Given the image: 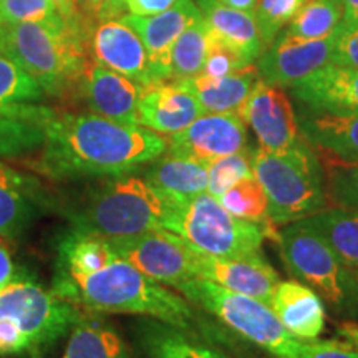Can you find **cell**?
<instances>
[{"mask_svg": "<svg viewBox=\"0 0 358 358\" xmlns=\"http://www.w3.org/2000/svg\"><path fill=\"white\" fill-rule=\"evenodd\" d=\"M42 148L40 169L50 178H108L153 163L168 151V140L95 113H55Z\"/></svg>", "mask_w": 358, "mask_h": 358, "instance_id": "obj_1", "label": "cell"}, {"mask_svg": "<svg viewBox=\"0 0 358 358\" xmlns=\"http://www.w3.org/2000/svg\"><path fill=\"white\" fill-rule=\"evenodd\" d=\"M53 290L88 312L145 315L196 335L191 302L122 257L90 274L57 271Z\"/></svg>", "mask_w": 358, "mask_h": 358, "instance_id": "obj_2", "label": "cell"}, {"mask_svg": "<svg viewBox=\"0 0 358 358\" xmlns=\"http://www.w3.org/2000/svg\"><path fill=\"white\" fill-rule=\"evenodd\" d=\"M169 208L148 179L134 173L108 176L66 211L71 229L111 244L163 229Z\"/></svg>", "mask_w": 358, "mask_h": 358, "instance_id": "obj_3", "label": "cell"}, {"mask_svg": "<svg viewBox=\"0 0 358 358\" xmlns=\"http://www.w3.org/2000/svg\"><path fill=\"white\" fill-rule=\"evenodd\" d=\"M0 52L55 96L82 83L92 65L90 35L66 24H2Z\"/></svg>", "mask_w": 358, "mask_h": 358, "instance_id": "obj_4", "label": "cell"}, {"mask_svg": "<svg viewBox=\"0 0 358 358\" xmlns=\"http://www.w3.org/2000/svg\"><path fill=\"white\" fill-rule=\"evenodd\" d=\"M250 163L267 194L268 217L277 227L329 208L324 168L306 138L284 151L250 150Z\"/></svg>", "mask_w": 358, "mask_h": 358, "instance_id": "obj_5", "label": "cell"}, {"mask_svg": "<svg viewBox=\"0 0 358 358\" xmlns=\"http://www.w3.org/2000/svg\"><path fill=\"white\" fill-rule=\"evenodd\" d=\"M163 229L181 237L198 254L222 259L261 254L266 239L261 226L232 216L208 191L185 201H169Z\"/></svg>", "mask_w": 358, "mask_h": 358, "instance_id": "obj_6", "label": "cell"}, {"mask_svg": "<svg viewBox=\"0 0 358 358\" xmlns=\"http://www.w3.org/2000/svg\"><path fill=\"white\" fill-rule=\"evenodd\" d=\"M194 306H201L241 338L274 358H297L302 342L290 335L271 306L232 292L211 280L194 277L176 289Z\"/></svg>", "mask_w": 358, "mask_h": 358, "instance_id": "obj_7", "label": "cell"}, {"mask_svg": "<svg viewBox=\"0 0 358 358\" xmlns=\"http://www.w3.org/2000/svg\"><path fill=\"white\" fill-rule=\"evenodd\" d=\"M80 315L75 303L29 279H15L0 290V320L27 340L34 357L55 345Z\"/></svg>", "mask_w": 358, "mask_h": 358, "instance_id": "obj_8", "label": "cell"}, {"mask_svg": "<svg viewBox=\"0 0 358 358\" xmlns=\"http://www.w3.org/2000/svg\"><path fill=\"white\" fill-rule=\"evenodd\" d=\"M282 261L295 279L315 290L335 313L345 301L348 268L324 237L301 221L284 226L279 234Z\"/></svg>", "mask_w": 358, "mask_h": 358, "instance_id": "obj_9", "label": "cell"}, {"mask_svg": "<svg viewBox=\"0 0 358 358\" xmlns=\"http://www.w3.org/2000/svg\"><path fill=\"white\" fill-rule=\"evenodd\" d=\"M111 245L116 256L166 287L176 290L179 285L196 277L198 252L181 237L166 229L146 232Z\"/></svg>", "mask_w": 358, "mask_h": 358, "instance_id": "obj_10", "label": "cell"}, {"mask_svg": "<svg viewBox=\"0 0 358 358\" xmlns=\"http://www.w3.org/2000/svg\"><path fill=\"white\" fill-rule=\"evenodd\" d=\"M340 24L332 34L322 38H295L284 32L275 37L259 57V77L268 85L292 88L332 64Z\"/></svg>", "mask_w": 358, "mask_h": 358, "instance_id": "obj_11", "label": "cell"}, {"mask_svg": "<svg viewBox=\"0 0 358 358\" xmlns=\"http://www.w3.org/2000/svg\"><path fill=\"white\" fill-rule=\"evenodd\" d=\"M248 148V128L239 113H204L168 140L166 153L209 166Z\"/></svg>", "mask_w": 358, "mask_h": 358, "instance_id": "obj_12", "label": "cell"}, {"mask_svg": "<svg viewBox=\"0 0 358 358\" xmlns=\"http://www.w3.org/2000/svg\"><path fill=\"white\" fill-rule=\"evenodd\" d=\"M239 115L245 124L252 128L259 148L264 151L289 150L302 140L297 116L287 93L261 78Z\"/></svg>", "mask_w": 358, "mask_h": 358, "instance_id": "obj_13", "label": "cell"}, {"mask_svg": "<svg viewBox=\"0 0 358 358\" xmlns=\"http://www.w3.org/2000/svg\"><path fill=\"white\" fill-rule=\"evenodd\" d=\"M201 15L194 0H178L168 10L156 15H122L128 27H131L145 45L150 58L151 73L155 83L171 80V52L176 40L187 29L192 20Z\"/></svg>", "mask_w": 358, "mask_h": 358, "instance_id": "obj_14", "label": "cell"}, {"mask_svg": "<svg viewBox=\"0 0 358 358\" xmlns=\"http://www.w3.org/2000/svg\"><path fill=\"white\" fill-rule=\"evenodd\" d=\"M90 53L95 64L124 75L143 87L155 83L145 45L122 19L100 22L93 29Z\"/></svg>", "mask_w": 358, "mask_h": 358, "instance_id": "obj_15", "label": "cell"}, {"mask_svg": "<svg viewBox=\"0 0 358 358\" xmlns=\"http://www.w3.org/2000/svg\"><path fill=\"white\" fill-rule=\"evenodd\" d=\"M196 277L211 280L232 292L248 295L271 306L280 279L275 268L264 259L262 252L248 257L222 259L198 254Z\"/></svg>", "mask_w": 358, "mask_h": 358, "instance_id": "obj_16", "label": "cell"}, {"mask_svg": "<svg viewBox=\"0 0 358 358\" xmlns=\"http://www.w3.org/2000/svg\"><path fill=\"white\" fill-rule=\"evenodd\" d=\"M201 115V103L176 82L146 85L138 100V123L159 134L171 136L182 131Z\"/></svg>", "mask_w": 358, "mask_h": 358, "instance_id": "obj_17", "label": "cell"}, {"mask_svg": "<svg viewBox=\"0 0 358 358\" xmlns=\"http://www.w3.org/2000/svg\"><path fill=\"white\" fill-rule=\"evenodd\" d=\"M83 98L92 113L123 124L138 123L143 85L93 62L82 80Z\"/></svg>", "mask_w": 358, "mask_h": 358, "instance_id": "obj_18", "label": "cell"}, {"mask_svg": "<svg viewBox=\"0 0 358 358\" xmlns=\"http://www.w3.org/2000/svg\"><path fill=\"white\" fill-rule=\"evenodd\" d=\"M292 93L312 111L358 115V70L330 64L292 87Z\"/></svg>", "mask_w": 358, "mask_h": 358, "instance_id": "obj_19", "label": "cell"}, {"mask_svg": "<svg viewBox=\"0 0 358 358\" xmlns=\"http://www.w3.org/2000/svg\"><path fill=\"white\" fill-rule=\"evenodd\" d=\"M271 308L287 332L301 342H312L324 334L327 322L324 299L297 279L277 284Z\"/></svg>", "mask_w": 358, "mask_h": 358, "instance_id": "obj_20", "label": "cell"}, {"mask_svg": "<svg viewBox=\"0 0 358 358\" xmlns=\"http://www.w3.org/2000/svg\"><path fill=\"white\" fill-rule=\"evenodd\" d=\"M55 113L40 101L0 103V158L42 148L48 123Z\"/></svg>", "mask_w": 358, "mask_h": 358, "instance_id": "obj_21", "label": "cell"}, {"mask_svg": "<svg viewBox=\"0 0 358 358\" xmlns=\"http://www.w3.org/2000/svg\"><path fill=\"white\" fill-rule=\"evenodd\" d=\"M45 204L37 179L0 163V237H13L38 216Z\"/></svg>", "mask_w": 358, "mask_h": 358, "instance_id": "obj_22", "label": "cell"}, {"mask_svg": "<svg viewBox=\"0 0 358 358\" xmlns=\"http://www.w3.org/2000/svg\"><path fill=\"white\" fill-rule=\"evenodd\" d=\"M259 78L257 66L249 65L226 77L199 73L176 83L189 90L201 103L204 113H239Z\"/></svg>", "mask_w": 358, "mask_h": 358, "instance_id": "obj_23", "label": "cell"}, {"mask_svg": "<svg viewBox=\"0 0 358 358\" xmlns=\"http://www.w3.org/2000/svg\"><path fill=\"white\" fill-rule=\"evenodd\" d=\"M194 2L208 20L213 34L243 53L249 64L262 55L266 47L254 15L226 6L221 0H194Z\"/></svg>", "mask_w": 358, "mask_h": 358, "instance_id": "obj_24", "label": "cell"}, {"mask_svg": "<svg viewBox=\"0 0 358 358\" xmlns=\"http://www.w3.org/2000/svg\"><path fill=\"white\" fill-rule=\"evenodd\" d=\"M145 178L168 201H185L208 191V166L169 153L148 164Z\"/></svg>", "mask_w": 358, "mask_h": 358, "instance_id": "obj_25", "label": "cell"}, {"mask_svg": "<svg viewBox=\"0 0 358 358\" xmlns=\"http://www.w3.org/2000/svg\"><path fill=\"white\" fill-rule=\"evenodd\" d=\"M302 134L315 151L358 161V115L315 111L302 120Z\"/></svg>", "mask_w": 358, "mask_h": 358, "instance_id": "obj_26", "label": "cell"}, {"mask_svg": "<svg viewBox=\"0 0 358 358\" xmlns=\"http://www.w3.org/2000/svg\"><path fill=\"white\" fill-rule=\"evenodd\" d=\"M62 358H131L128 345L113 325L82 313L70 330Z\"/></svg>", "mask_w": 358, "mask_h": 358, "instance_id": "obj_27", "label": "cell"}, {"mask_svg": "<svg viewBox=\"0 0 358 358\" xmlns=\"http://www.w3.org/2000/svg\"><path fill=\"white\" fill-rule=\"evenodd\" d=\"M146 358H229L201 342L198 335L163 322H146L138 334Z\"/></svg>", "mask_w": 358, "mask_h": 358, "instance_id": "obj_28", "label": "cell"}, {"mask_svg": "<svg viewBox=\"0 0 358 358\" xmlns=\"http://www.w3.org/2000/svg\"><path fill=\"white\" fill-rule=\"evenodd\" d=\"M301 222L324 237L343 266L358 268V211L329 206Z\"/></svg>", "mask_w": 358, "mask_h": 358, "instance_id": "obj_29", "label": "cell"}, {"mask_svg": "<svg viewBox=\"0 0 358 358\" xmlns=\"http://www.w3.org/2000/svg\"><path fill=\"white\" fill-rule=\"evenodd\" d=\"M116 257L118 256L108 241L71 229L58 245L57 271L70 272V274H90L108 266Z\"/></svg>", "mask_w": 358, "mask_h": 358, "instance_id": "obj_30", "label": "cell"}, {"mask_svg": "<svg viewBox=\"0 0 358 358\" xmlns=\"http://www.w3.org/2000/svg\"><path fill=\"white\" fill-rule=\"evenodd\" d=\"M217 201L232 216L261 226L266 239H272L279 243L280 232L277 229L275 224L272 222V219L268 217L267 194L254 174L241 179L236 186H232L229 191L224 192L221 198H217Z\"/></svg>", "mask_w": 358, "mask_h": 358, "instance_id": "obj_31", "label": "cell"}, {"mask_svg": "<svg viewBox=\"0 0 358 358\" xmlns=\"http://www.w3.org/2000/svg\"><path fill=\"white\" fill-rule=\"evenodd\" d=\"M209 43H211V27L201 13L198 19L187 25V29L174 43L169 82H182L199 75L204 69Z\"/></svg>", "mask_w": 358, "mask_h": 358, "instance_id": "obj_32", "label": "cell"}, {"mask_svg": "<svg viewBox=\"0 0 358 358\" xmlns=\"http://www.w3.org/2000/svg\"><path fill=\"white\" fill-rule=\"evenodd\" d=\"M343 12L342 0H308L289 22L284 34L295 38H322L337 29Z\"/></svg>", "mask_w": 358, "mask_h": 358, "instance_id": "obj_33", "label": "cell"}, {"mask_svg": "<svg viewBox=\"0 0 358 358\" xmlns=\"http://www.w3.org/2000/svg\"><path fill=\"white\" fill-rule=\"evenodd\" d=\"M315 153L324 168L327 196L330 204L358 211V161L340 159L320 151Z\"/></svg>", "mask_w": 358, "mask_h": 358, "instance_id": "obj_34", "label": "cell"}, {"mask_svg": "<svg viewBox=\"0 0 358 358\" xmlns=\"http://www.w3.org/2000/svg\"><path fill=\"white\" fill-rule=\"evenodd\" d=\"M252 174L249 148L239 153L224 156L213 161L208 166V192L214 198H221L224 192L236 186L241 179Z\"/></svg>", "mask_w": 358, "mask_h": 358, "instance_id": "obj_35", "label": "cell"}, {"mask_svg": "<svg viewBox=\"0 0 358 358\" xmlns=\"http://www.w3.org/2000/svg\"><path fill=\"white\" fill-rule=\"evenodd\" d=\"M308 0H259L254 8V19L257 22L264 47L274 42L285 24L297 15Z\"/></svg>", "mask_w": 358, "mask_h": 358, "instance_id": "obj_36", "label": "cell"}, {"mask_svg": "<svg viewBox=\"0 0 358 358\" xmlns=\"http://www.w3.org/2000/svg\"><path fill=\"white\" fill-rule=\"evenodd\" d=\"M43 93L29 73L0 52V103L40 101Z\"/></svg>", "mask_w": 358, "mask_h": 358, "instance_id": "obj_37", "label": "cell"}, {"mask_svg": "<svg viewBox=\"0 0 358 358\" xmlns=\"http://www.w3.org/2000/svg\"><path fill=\"white\" fill-rule=\"evenodd\" d=\"M0 22L22 24L34 22L45 25H65L52 0H0Z\"/></svg>", "mask_w": 358, "mask_h": 358, "instance_id": "obj_38", "label": "cell"}, {"mask_svg": "<svg viewBox=\"0 0 358 358\" xmlns=\"http://www.w3.org/2000/svg\"><path fill=\"white\" fill-rule=\"evenodd\" d=\"M249 65L252 64L245 60L243 53L217 38L211 30V43H209L208 57H206L204 69L201 73L208 75V77H226V75L243 70Z\"/></svg>", "mask_w": 358, "mask_h": 358, "instance_id": "obj_39", "label": "cell"}, {"mask_svg": "<svg viewBox=\"0 0 358 358\" xmlns=\"http://www.w3.org/2000/svg\"><path fill=\"white\" fill-rule=\"evenodd\" d=\"M297 358H358V350L343 338L302 342Z\"/></svg>", "mask_w": 358, "mask_h": 358, "instance_id": "obj_40", "label": "cell"}, {"mask_svg": "<svg viewBox=\"0 0 358 358\" xmlns=\"http://www.w3.org/2000/svg\"><path fill=\"white\" fill-rule=\"evenodd\" d=\"M332 64L358 70V24L340 22V34L335 45Z\"/></svg>", "mask_w": 358, "mask_h": 358, "instance_id": "obj_41", "label": "cell"}, {"mask_svg": "<svg viewBox=\"0 0 358 358\" xmlns=\"http://www.w3.org/2000/svg\"><path fill=\"white\" fill-rule=\"evenodd\" d=\"M52 2L55 3L57 10L60 12L62 19L65 20L66 25L71 27V29L83 30V32H87L90 37H92L93 27L87 24V22L83 20V17L80 15L77 0H52Z\"/></svg>", "mask_w": 358, "mask_h": 358, "instance_id": "obj_42", "label": "cell"}, {"mask_svg": "<svg viewBox=\"0 0 358 358\" xmlns=\"http://www.w3.org/2000/svg\"><path fill=\"white\" fill-rule=\"evenodd\" d=\"M340 315L358 322V268H348L345 301H343Z\"/></svg>", "mask_w": 358, "mask_h": 358, "instance_id": "obj_43", "label": "cell"}, {"mask_svg": "<svg viewBox=\"0 0 358 358\" xmlns=\"http://www.w3.org/2000/svg\"><path fill=\"white\" fill-rule=\"evenodd\" d=\"M178 0H124V10L131 15H156L168 10Z\"/></svg>", "mask_w": 358, "mask_h": 358, "instance_id": "obj_44", "label": "cell"}, {"mask_svg": "<svg viewBox=\"0 0 358 358\" xmlns=\"http://www.w3.org/2000/svg\"><path fill=\"white\" fill-rule=\"evenodd\" d=\"M17 279V271L12 256L3 244H0V290L6 289L10 282Z\"/></svg>", "mask_w": 358, "mask_h": 358, "instance_id": "obj_45", "label": "cell"}, {"mask_svg": "<svg viewBox=\"0 0 358 358\" xmlns=\"http://www.w3.org/2000/svg\"><path fill=\"white\" fill-rule=\"evenodd\" d=\"M77 3L80 15L83 17V20L95 29V27L100 24L101 8L105 0H77Z\"/></svg>", "mask_w": 358, "mask_h": 358, "instance_id": "obj_46", "label": "cell"}, {"mask_svg": "<svg viewBox=\"0 0 358 358\" xmlns=\"http://www.w3.org/2000/svg\"><path fill=\"white\" fill-rule=\"evenodd\" d=\"M337 335L340 338L350 342L358 350V322L357 320H345L340 322L337 325Z\"/></svg>", "mask_w": 358, "mask_h": 358, "instance_id": "obj_47", "label": "cell"}, {"mask_svg": "<svg viewBox=\"0 0 358 358\" xmlns=\"http://www.w3.org/2000/svg\"><path fill=\"white\" fill-rule=\"evenodd\" d=\"M123 12H124V0H105V3H103V8H101L100 22L120 19Z\"/></svg>", "mask_w": 358, "mask_h": 358, "instance_id": "obj_48", "label": "cell"}, {"mask_svg": "<svg viewBox=\"0 0 358 358\" xmlns=\"http://www.w3.org/2000/svg\"><path fill=\"white\" fill-rule=\"evenodd\" d=\"M343 3V22L355 25L358 24V0H342Z\"/></svg>", "mask_w": 358, "mask_h": 358, "instance_id": "obj_49", "label": "cell"}, {"mask_svg": "<svg viewBox=\"0 0 358 358\" xmlns=\"http://www.w3.org/2000/svg\"><path fill=\"white\" fill-rule=\"evenodd\" d=\"M221 2L226 3V6L232 7V8H237V10L252 13L259 0H221Z\"/></svg>", "mask_w": 358, "mask_h": 358, "instance_id": "obj_50", "label": "cell"}, {"mask_svg": "<svg viewBox=\"0 0 358 358\" xmlns=\"http://www.w3.org/2000/svg\"><path fill=\"white\" fill-rule=\"evenodd\" d=\"M0 27H2V22H0Z\"/></svg>", "mask_w": 358, "mask_h": 358, "instance_id": "obj_51", "label": "cell"}]
</instances>
